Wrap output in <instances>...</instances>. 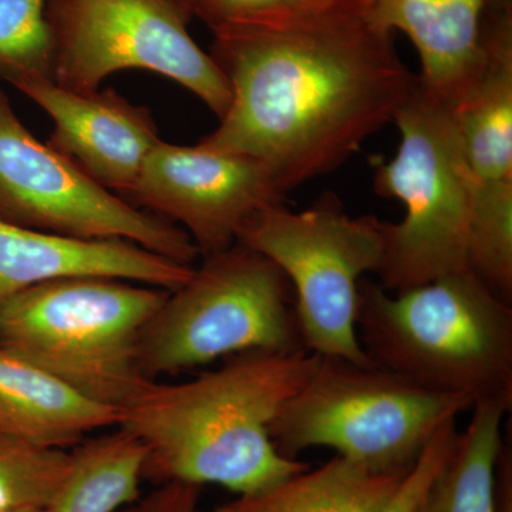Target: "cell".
<instances>
[{
  "label": "cell",
  "mask_w": 512,
  "mask_h": 512,
  "mask_svg": "<svg viewBox=\"0 0 512 512\" xmlns=\"http://www.w3.org/2000/svg\"><path fill=\"white\" fill-rule=\"evenodd\" d=\"M212 35L231 103L198 144L259 161L282 195L346 163L416 84L373 0H333Z\"/></svg>",
  "instance_id": "1"
},
{
  "label": "cell",
  "mask_w": 512,
  "mask_h": 512,
  "mask_svg": "<svg viewBox=\"0 0 512 512\" xmlns=\"http://www.w3.org/2000/svg\"><path fill=\"white\" fill-rule=\"evenodd\" d=\"M318 362L308 350L248 352L187 382L153 380L120 410L116 429L143 447V480L262 493L309 468L279 453L271 426Z\"/></svg>",
  "instance_id": "2"
},
{
  "label": "cell",
  "mask_w": 512,
  "mask_h": 512,
  "mask_svg": "<svg viewBox=\"0 0 512 512\" xmlns=\"http://www.w3.org/2000/svg\"><path fill=\"white\" fill-rule=\"evenodd\" d=\"M373 365L474 404L512 397V308L473 272L390 293L363 279L356 316Z\"/></svg>",
  "instance_id": "3"
},
{
  "label": "cell",
  "mask_w": 512,
  "mask_h": 512,
  "mask_svg": "<svg viewBox=\"0 0 512 512\" xmlns=\"http://www.w3.org/2000/svg\"><path fill=\"white\" fill-rule=\"evenodd\" d=\"M168 292L104 276L32 286L0 306V346L120 413L153 382L138 348Z\"/></svg>",
  "instance_id": "4"
},
{
  "label": "cell",
  "mask_w": 512,
  "mask_h": 512,
  "mask_svg": "<svg viewBox=\"0 0 512 512\" xmlns=\"http://www.w3.org/2000/svg\"><path fill=\"white\" fill-rule=\"evenodd\" d=\"M394 123L400 131L399 150L375 175L377 194L404 205L402 221H383L377 284L390 293L470 271L476 195L450 106L430 96L417 77Z\"/></svg>",
  "instance_id": "5"
},
{
  "label": "cell",
  "mask_w": 512,
  "mask_h": 512,
  "mask_svg": "<svg viewBox=\"0 0 512 512\" xmlns=\"http://www.w3.org/2000/svg\"><path fill=\"white\" fill-rule=\"evenodd\" d=\"M474 403L434 392L379 366L319 356L318 366L271 426L282 456L332 448L380 474L404 476L437 431Z\"/></svg>",
  "instance_id": "6"
},
{
  "label": "cell",
  "mask_w": 512,
  "mask_h": 512,
  "mask_svg": "<svg viewBox=\"0 0 512 512\" xmlns=\"http://www.w3.org/2000/svg\"><path fill=\"white\" fill-rule=\"evenodd\" d=\"M289 296L281 269L247 245L204 255L148 320L141 372L157 380L242 353L306 350Z\"/></svg>",
  "instance_id": "7"
},
{
  "label": "cell",
  "mask_w": 512,
  "mask_h": 512,
  "mask_svg": "<svg viewBox=\"0 0 512 512\" xmlns=\"http://www.w3.org/2000/svg\"><path fill=\"white\" fill-rule=\"evenodd\" d=\"M237 242L274 262L288 279L308 352L375 366L360 345L356 316L363 276L382 266L383 221L350 217L338 198L326 195L301 212L269 205L245 224Z\"/></svg>",
  "instance_id": "8"
},
{
  "label": "cell",
  "mask_w": 512,
  "mask_h": 512,
  "mask_svg": "<svg viewBox=\"0 0 512 512\" xmlns=\"http://www.w3.org/2000/svg\"><path fill=\"white\" fill-rule=\"evenodd\" d=\"M53 82L94 92L111 74L147 70L190 90L222 119L231 89L210 53L192 39L181 0H47Z\"/></svg>",
  "instance_id": "9"
},
{
  "label": "cell",
  "mask_w": 512,
  "mask_h": 512,
  "mask_svg": "<svg viewBox=\"0 0 512 512\" xmlns=\"http://www.w3.org/2000/svg\"><path fill=\"white\" fill-rule=\"evenodd\" d=\"M0 220L47 234L126 239L178 264L200 252L187 232L94 183L20 121L0 86Z\"/></svg>",
  "instance_id": "10"
},
{
  "label": "cell",
  "mask_w": 512,
  "mask_h": 512,
  "mask_svg": "<svg viewBox=\"0 0 512 512\" xmlns=\"http://www.w3.org/2000/svg\"><path fill=\"white\" fill-rule=\"evenodd\" d=\"M284 197L254 158L161 140L127 202L183 229L204 256L232 247L256 212Z\"/></svg>",
  "instance_id": "11"
},
{
  "label": "cell",
  "mask_w": 512,
  "mask_h": 512,
  "mask_svg": "<svg viewBox=\"0 0 512 512\" xmlns=\"http://www.w3.org/2000/svg\"><path fill=\"white\" fill-rule=\"evenodd\" d=\"M450 109L476 184L470 245L498 258L512 249V0H494L483 69Z\"/></svg>",
  "instance_id": "12"
},
{
  "label": "cell",
  "mask_w": 512,
  "mask_h": 512,
  "mask_svg": "<svg viewBox=\"0 0 512 512\" xmlns=\"http://www.w3.org/2000/svg\"><path fill=\"white\" fill-rule=\"evenodd\" d=\"M2 80L29 97L55 128L47 144L94 183L127 201L148 154L160 143L153 114L113 89L74 92L45 76Z\"/></svg>",
  "instance_id": "13"
},
{
  "label": "cell",
  "mask_w": 512,
  "mask_h": 512,
  "mask_svg": "<svg viewBox=\"0 0 512 512\" xmlns=\"http://www.w3.org/2000/svg\"><path fill=\"white\" fill-rule=\"evenodd\" d=\"M192 271V265L178 264L126 239L87 241L0 220V306L56 279L104 276L174 291Z\"/></svg>",
  "instance_id": "14"
},
{
  "label": "cell",
  "mask_w": 512,
  "mask_h": 512,
  "mask_svg": "<svg viewBox=\"0 0 512 512\" xmlns=\"http://www.w3.org/2000/svg\"><path fill=\"white\" fill-rule=\"evenodd\" d=\"M493 2L373 0V10L386 28L409 36L421 60V87L451 106L483 69Z\"/></svg>",
  "instance_id": "15"
},
{
  "label": "cell",
  "mask_w": 512,
  "mask_h": 512,
  "mask_svg": "<svg viewBox=\"0 0 512 512\" xmlns=\"http://www.w3.org/2000/svg\"><path fill=\"white\" fill-rule=\"evenodd\" d=\"M119 424V412L0 346V430L50 448L76 447Z\"/></svg>",
  "instance_id": "16"
},
{
  "label": "cell",
  "mask_w": 512,
  "mask_h": 512,
  "mask_svg": "<svg viewBox=\"0 0 512 512\" xmlns=\"http://www.w3.org/2000/svg\"><path fill=\"white\" fill-rule=\"evenodd\" d=\"M403 477L375 473L336 456L262 493L238 495L212 512H380Z\"/></svg>",
  "instance_id": "17"
},
{
  "label": "cell",
  "mask_w": 512,
  "mask_h": 512,
  "mask_svg": "<svg viewBox=\"0 0 512 512\" xmlns=\"http://www.w3.org/2000/svg\"><path fill=\"white\" fill-rule=\"evenodd\" d=\"M511 404L512 397L474 404L450 460L414 512H495L501 429Z\"/></svg>",
  "instance_id": "18"
},
{
  "label": "cell",
  "mask_w": 512,
  "mask_h": 512,
  "mask_svg": "<svg viewBox=\"0 0 512 512\" xmlns=\"http://www.w3.org/2000/svg\"><path fill=\"white\" fill-rule=\"evenodd\" d=\"M144 450L121 429L73 448L72 464L42 512H117L140 497Z\"/></svg>",
  "instance_id": "19"
},
{
  "label": "cell",
  "mask_w": 512,
  "mask_h": 512,
  "mask_svg": "<svg viewBox=\"0 0 512 512\" xmlns=\"http://www.w3.org/2000/svg\"><path fill=\"white\" fill-rule=\"evenodd\" d=\"M72 453L0 430V510L43 511L62 487Z\"/></svg>",
  "instance_id": "20"
},
{
  "label": "cell",
  "mask_w": 512,
  "mask_h": 512,
  "mask_svg": "<svg viewBox=\"0 0 512 512\" xmlns=\"http://www.w3.org/2000/svg\"><path fill=\"white\" fill-rule=\"evenodd\" d=\"M47 0H0V80L15 74L53 79Z\"/></svg>",
  "instance_id": "21"
},
{
  "label": "cell",
  "mask_w": 512,
  "mask_h": 512,
  "mask_svg": "<svg viewBox=\"0 0 512 512\" xmlns=\"http://www.w3.org/2000/svg\"><path fill=\"white\" fill-rule=\"evenodd\" d=\"M458 431L456 420L444 424L431 439L416 464L402 478L396 493L380 512H414L424 495L446 467L454 448Z\"/></svg>",
  "instance_id": "22"
},
{
  "label": "cell",
  "mask_w": 512,
  "mask_h": 512,
  "mask_svg": "<svg viewBox=\"0 0 512 512\" xmlns=\"http://www.w3.org/2000/svg\"><path fill=\"white\" fill-rule=\"evenodd\" d=\"M181 3L192 19L200 20L212 33L291 12L281 0H181Z\"/></svg>",
  "instance_id": "23"
},
{
  "label": "cell",
  "mask_w": 512,
  "mask_h": 512,
  "mask_svg": "<svg viewBox=\"0 0 512 512\" xmlns=\"http://www.w3.org/2000/svg\"><path fill=\"white\" fill-rule=\"evenodd\" d=\"M201 488L181 483L160 484L117 512H204Z\"/></svg>",
  "instance_id": "24"
},
{
  "label": "cell",
  "mask_w": 512,
  "mask_h": 512,
  "mask_svg": "<svg viewBox=\"0 0 512 512\" xmlns=\"http://www.w3.org/2000/svg\"><path fill=\"white\" fill-rule=\"evenodd\" d=\"M495 512H512V460L510 451L505 447L498 460Z\"/></svg>",
  "instance_id": "25"
},
{
  "label": "cell",
  "mask_w": 512,
  "mask_h": 512,
  "mask_svg": "<svg viewBox=\"0 0 512 512\" xmlns=\"http://www.w3.org/2000/svg\"><path fill=\"white\" fill-rule=\"evenodd\" d=\"M281 2L286 9L293 12V10L319 8V6L328 5L333 0H281Z\"/></svg>",
  "instance_id": "26"
},
{
  "label": "cell",
  "mask_w": 512,
  "mask_h": 512,
  "mask_svg": "<svg viewBox=\"0 0 512 512\" xmlns=\"http://www.w3.org/2000/svg\"><path fill=\"white\" fill-rule=\"evenodd\" d=\"M0 512H42V511H12V510H0Z\"/></svg>",
  "instance_id": "27"
}]
</instances>
